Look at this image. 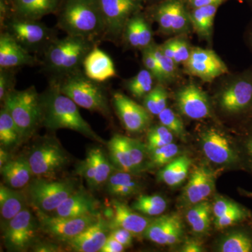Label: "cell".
Listing matches in <instances>:
<instances>
[{"label":"cell","instance_id":"cell-1","mask_svg":"<svg viewBox=\"0 0 252 252\" xmlns=\"http://www.w3.org/2000/svg\"><path fill=\"white\" fill-rule=\"evenodd\" d=\"M42 123L51 130L69 129L79 132L91 140L104 144V140L94 132L81 117L78 105L72 99L62 94L55 81L51 80L48 90L41 95Z\"/></svg>","mask_w":252,"mask_h":252},{"label":"cell","instance_id":"cell-2","mask_svg":"<svg viewBox=\"0 0 252 252\" xmlns=\"http://www.w3.org/2000/svg\"><path fill=\"white\" fill-rule=\"evenodd\" d=\"M58 26L67 35L94 41L104 35L105 25L99 0H61Z\"/></svg>","mask_w":252,"mask_h":252},{"label":"cell","instance_id":"cell-3","mask_svg":"<svg viewBox=\"0 0 252 252\" xmlns=\"http://www.w3.org/2000/svg\"><path fill=\"white\" fill-rule=\"evenodd\" d=\"M94 41L72 35L55 39L43 51L44 70L61 79L81 71L84 59L93 48Z\"/></svg>","mask_w":252,"mask_h":252},{"label":"cell","instance_id":"cell-4","mask_svg":"<svg viewBox=\"0 0 252 252\" xmlns=\"http://www.w3.org/2000/svg\"><path fill=\"white\" fill-rule=\"evenodd\" d=\"M59 90L79 107L104 117L110 115L108 99L99 83L91 80L81 71L61 79H53Z\"/></svg>","mask_w":252,"mask_h":252},{"label":"cell","instance_id":"cell-5","mask_svg":"<svg viewBox=\"0 0 252 252\" xmlns=\"http://www.w3.org/2000/svg\"><path fill=\"white\" fill-rule=\"evenodd\" d=\"M3 103L18 126L23 140L31 137L42 123L41 95L34 86L11 91Z\"/></svg>","mask_w":252,"mask_h":252},{"label":"cell","instance_id":"cell-6","mask_svg":"<svg viewBox=\"0 0 252 252\" xmlns=\"http://www.w3.org/2000/svg\"><path fill=\"white\" fill-rule=\"evenodd\" d=\"M77 189V181L72 179L54 180L36 177L28 185L26 195L34 210L49 214L54 212Z\"/></svg>","mask_w":252,"mask_h":252},{"label":"cell","instance_id":"cell-7","mask_svg":"<svg viewBox=\"0 0 252 252\" xmlns=\"http://www.w3.org/2000/svg\"><path fill=\"white\" fill-rule=\"evenodd\" d=\"M5 31L28 52L44 51L56 39L54 31L36 20L11 16L3 21Z\"/></svg>","mask_w":252,"mask_h":252},{"label":"cell","instance_id":"cell-8","mask_svg":"<svg viewBox=\"0 0 252 252\" xmlns=\"http://www.w3.org/2000/svg\"><path fill=\"white\" fill-rule=\"evenodd\" d=\"M28 159L34 176L49 180H53L69 161L65 151L54 139L36 144Z\"/></svg>","mask_w":252,"mask_h":252},{"label":"cell","instance_id":"cell-9","mask_svg":"<svg viewBox=\"0 0 252 252\" xmlns=\"http://www.w3.org/2000/svg\"><path fill=\"white\" fill-rule=\"evenodd\" d=\"M4 245L10 252H26L35 244L39 228L37 217L26 207L1 225Z\"/></svg>","mask_w":252,"mask_h":252},{"label":"cell","instance_id":"cell-10","mask_svg":"<svg viewBox=\"0 0 252 252\" xmlns=\"http://www.w3.org/2000/svg\"><path fill=\"white\" fill-rule=\"evenodd\" d=\"M35 210L39 229L51 238L64 243L77 236L99 218L97 215L79 217H66L49 215Z\"/></svg>","mask_w":252,"mask_h":252},{"label":"cell","instance_id":"cell-11","mask_svg":"<svg viewBox=\"0 0 252 252\" xmlns=\"http://www.w3.org/2000/svg\"><path fill=\"white\" fill-rule=\"evenodd\" d=\"M103 14L104 36L116 39L122 34L127 21L140 12L146 0H99Z\"/></svg>","mask_w":252,"mask_h":252},{"label":"cell","instance_id":"cell-12","mask_svg":"<svg viewBox=\"0 0 252 252\" xmlns=\"http://www.w3.org/2000/svg\"><path fill=\"white\" fill-rule=\"evenodd\" d=\"M153 14L160 31L165 34H180L189 31V11L183 0H163L154 6Z\"/></svg>","mask_w":252,"mask_h":252},{"label":"cell","instance_id":"cell-13","mask_svg":"<svg viewBox=\"0 0 252 252\" xmlns=\"http://www.w3.org/2000/svg\"><path fill=\"white\" fill-rule=\"evenodd\" d=\"M220 107L233 114L252 111V72H247L230 83L220 97Z\"/></svg>","mask_w":252,"mask_h":252},{"label":"cell","instance_id":"cell-14","mask_svg":"<svg viewBox=\"0 0 252 252\" xmlns=\"http://www.w3.org/2000/svg\"><path fill=\"white\" fill-rule=\"evenodd\" d=\"M185 64L189 74L200 78L205 82H210L228 72L225 63L215 51L210 49H192Z\"/></svg>","mask_w":252,"mask_h":252},{"label":"cell","instance_id":"cell-15","mask_svg":"<svg viewBox=\"0 0 252 252\" xmlns=\"http://www.w3.org/2000/svg\"><path fill=\"white\" fill-rule=\"evenodd\" d=\"M112 102L126 130L132 133H137L148 127L151 117L145 107L122 93L113 94Z\"/></svg>","mask_w":252,"mask_h":252},{"label":"cell","instance_id":"cell-16","mask_svg":"<svg viewBox=\"0 0 252 252\" xmlns=\"http://www.w3.org/2000/svg\"><path fill=\"white\" fill-rule=\"evenodd\" d=\"M176 103L185 117L191 119H205L210 116V104L205 91L195 84H189L176 94Z\"/></svg>","mask_w":252,"mask_h":252},{"label":"cell","instance_id":"cell-17","mask_svg":"<svg viewBox=\"0 0 252 252\" xmlns=\"http://www.w3.org/2000/svg\"><path fill=\"white\" fill-rule=\"evenodd\" d=\"M108 220L99 214L98 220L64 244L72 252H100L110 234Z\"/></svg>","mask_w":252,"mask_h":252},{"label":"cell","instance_id":"cell-18","mask_svg":"<svg viewBox=\"0 0 252 252\" xmlns=\"http://www.w3.org/2000/svg\"><path fill=\"white\" fill-rule=\"evenodd\" d=\"M202 148L205 157L219 165L236 163L240 156L233 148L230 141L215 129H209L202 135Z\"/></svg>","mask_w":252,"mask_h":252},{"label":"cell","instance_id":"cell-19","mask_svg":"<svg viewBox=\"0 0 252 252\" xmlns=\"http://www.w3.org/2000/svg\"><path fill=\"white\" fill-rule=\"evenodd\" d=\"M112 217L108 220L110 229L122 228L128 230L133 235H144L152 220L134 212L133 209L119 200H112Z\"/></svg>","mask_w":252,"mask_h":252},{"label":"cell","instance_id":"cell-20","mask_svg":"<svg viewBox=\"0 0 252 252\" xmlns=\"http://www.w3.org/2000/svg\"><path fill=\"white\" fill-rule=\"evenodd\" d=\"M37 60L6 32L0 35V68L33 66Z\"/></svg>","mask_w":252,"mask_h":252},{"label":"cell","instance_id":"cell-21","mask_svg":"<svg viewBox=\"0 0 252 252\" xmlns=\"http://www.w3.org/2000/svg\"><path fill=\"white\" fill-rule=\"evenodd\" d=\"M215 188V175L210 169L205 167L197 168L192 173L185 187L184 197L187 203L195 204L205 201Z\"/></svg>","mask_w":252,"mask_h":252},{"label":"cell","instance_id":"cell-22","mask_svg":"<svg viewBox=\"0 0 252 252\" xmlns=\"http://www.w3.org/2000/svg\"><path fill=\"white\" fill-rule=\"evenodd\" d=\"M82 67L86 77L99 84L117 75V70L110 56L96 46L86 56Z\"/></svg>","mask_w":252,"mask_h":252},{"label":"cell","instance_id":"cell-23","mask_svg":"<svg viewBox=\"0 0 252 252\" xmlns=\"http://www.w3.org/2000/svg\"><path fill=\"white\" fill-rule=\"evenodd\" d=\"M98 207V202L91 194L79 188L55 210L53 215L79 217L97 215L99 213Z\"/></svg>","mask_w":252,"mask_h":252},{"label":"cell","instance_id":"cell-24","mask_svg":"<svg viewBox=\"0 0 252 252\" xmlns=\"http://www.w3.org/2000/svg\"><path fill=\"white\" fill-rule=\"evenodd\" d=\"M60 2L61 0H11V15L39 21L44 16L56 13Z\"/></svg>","mask_w":252,"mask_h":252},{"label":"cell","instance_id":"cell-25","mask_svg":"<svg viewBox=\"0 0 252 252\" xmlns=\"http://www.w3.org/2000/svg\"><path fill=\"white\" fill-rule=\"evenodd\" d=\"M0 170L4 185L18 190L27 187L34 176L28 158L23 157L10 159Z\"/></svg>","mask_w":252,"mask_h":252},{"label":"cell","instance_id":"cell-26","mask_svg":"<svg viewBox=\"0 0 252 252\" xmlns=\"http://www.w3.org/2000/svg\"><path fill=\"white\" fill-rule=\"evenodd\" d=\"M27 195L23 191L10 188L1 184L0 186V214L1 225L16 217L28 207Z\"/></svg>","mask_w":252,"mask_h":252},{"label":"cell","instance_id":"cell-27","mask_svg":"<svg viewBox=\"0 0 252 252\" xmlns=\"http://www.w3.org/2000/svg\"><path fill=\"white\" fill-rule=\"evenodd\" d=\"M109 158L117 170L135 175L136 171L131 158L127 137L115 134L107 143Z\"/></svg>","mask_w":252,"mask_h":252},{"label":"cell","instance_id":"cell-28","mask_svg":"<svg viewBox=\"0 0 252 252\" xmlns=\"http://www.w3.org/2000/svg\"><path fill=\"white\" fill-rule=\"evenodd\" d=\"M133 175L130 172L114 170L105 185L107 193L115 198H125L138 193L140 184Z\"/></svg>","mask_w":252,"mask_h":252},{"label":"cell","instance_id":"cell-29","mask_svg":"<svg viewBox=\"0 0 252 252\" xmlns=\"http://www.w3.org/2000/svg\"><path fill=\"white\" fill-rule=\"evenodd\" d=\"M182 223L177 215H164L152 220L144 235L147 240L160 245H166L167 238L172 230Z\"/></svg>","mask_w":252,"mask_h":252},{"label":"cell","instance_id":"cell-30","mask_svg":"<svg viewBox=\"0 0 252 252\" xmlns=\"http://www.w3.org/2000/svg\"><path fill=\"white\" fill-rule=\"evenodd\" d=\"M191 160L187 156H182L169 162L159 172V180L171 187L180 185L188 175Z\"/></svg>","mask_w":252,"mask_h":252},{"label":"cell","instance_id":"cell-31","mask_svg":"<svg viewBox=\"0 0 252 252\" xmlns=\"http://www.w3.org/2000/svg\"><path fill=\"white\" fill-rule=\"evenodd\" d=\"M220 5H210L190 9V23L199 36L210 39L213 30L214 21Z\"/></svg>","mask_w":252,"mask_h":252},{"label":"cell","instance_id":"cell-32","mask_svg":"<svg viewBox=\"0 0 252 252\" xmlns=\"http://www.w3.org/2000/svg\"><path fill=\"white\" fill-rule=\"evenodd\" d=\"M212 207L207 201L195 204L187 214V220L195 234L203 235L210 228Z\"/></svg>","mask_w":252,"mask_h":252},{"label":"cell","instance_id":"cell-33","mask_svg":"<svg viewBox=\"0 0 252 252\" xmlns=\"http://www.w3.org/2000/svg\"><path fill=\"white\" fill-rule=\"evenodd\" d=\"M88 154L92 158L95 171V177L92 189H98L106 185L109 177L114 171V165L109 160L103 150L99 147L91 149L88 152Z\"/></svg>","mask_w":252,"mask_h":252},{"label":"cell","instance_id":"cell-34","mask_svg":"<svg viewBox=\"0 0 252 252\" xmlns=\"http://www.w3.org/2000/svg\"><path fill=\"white\" fill-rule=\"evenodd\" d=\"M23 138L11 114L4 107L0 111V143L1 147H11L22 142Z\"/></svg>","mask_w":252,"mask_h":252},{"label":"cell","instance_id":"cell-35","mask_svg":"<svg viewBox=\"0 0 252 252\" xmlns=\"http://www.w3.org/2000/svg\"><path fill=\"white\" fill-rule=\"evenodd\" d=\"M218 250L221 252H252V232L248 230L232 232L220 242Z\"/></svg>","mask_w":252,"mask_h":252},{"label":"cell","instance_id":"cell-36","mask_svg":"<svg viewBox=\"0 0 252 252\" xmlns=\"http://www.w3.org/2000/svg\"><path fill=\"white\" fill-rule=\"evenodd\" d=\"M132 208L147 216H158L166 210L167 203L160 195H142L132 203Z\"/></svg>","mask_w":252,"mask_h":252},{"label":"cell","instance_id":"cell-37","mask_svg":"<svg viewBox=\"0 0 252 252\" xmlns=\"http://www.w3.org/2000/svg\"><path fill=\"white\" fill-rule=\"evenodd\" d=\"M154 78L147 69H142L135 77L127 81L126 87L135 97H144L154 89Z\"/></svg>","mask_w":252,"mask_h":252},{"label":"cell","instance_id":"cell-38","mask_svg":"<svg viewBox=\"0 0 252 252\" xmlns=\"http://www.w3.org/2000/svg\"><path fill=\"white\" fill-rule=\"evenodd\" d=\"M168 94L165 88L161 85L154 87L144 97V107L150 114L158 115L167 107Z\"/></svg>","mask_w":252,"mask_h":252},{"label":"cell","instance_id":"cell-39","mask_svg":"<svg viewBox=\"0 0 252 252\" xmlns=\"http://www.w3.org/2000/svg\"><path fill=\"white\" fill-rule=\"evenodd\" d=\"M174 140V134L165 126H154L147 134V148L148 152L154 149L172 143Z\"/></svg>","mask_w":252,"mask_h":252},{"label":"cell","instance_id":"cell-40","mask_svg":"<svg viewBox=\"0 0 252 252\" xmlns=\"http://www.w3.org/2000/svg\"><path fill=\"white\" fill-rule=\"evenodd\" d=\"M251 218V212L240 205L238 208L228 212L226 215L220 218L215 219V225L217 229H223L230 225L247 221Z\"/></svg>","mask_w":252,"mask_h":252},{"label":"cell","instance_id":"cell-41","mask_svg":"<svg viewBox=\"0 0 252 252\" xmlns=\"http://www.w3.org/2000/svg\"><path fill=\"white\" fill-rule=\"evenodd\" d=\"M158 117L161 125L166 127L174 135L178 136L182 140L185 139V129L183 122L171 109L166 107Z\"/></svg>","mask_w":252,"mask_h":252},{"label":"cell","instance_id":"cell-42","mask_svg":"<svg viewBox=\"0 0 252 252\" xmlns=\"http://www.w3.org/2000/svg\"><path fill=\"white\" fill-rule=\"evenodd\" d=\"M149 153L151 160L154 165L162 166L163 165H167L175 159L176 156L179 154V147L177 144L172 142L163 147L154 149Z\"/></svg>","mask_w":252,"mask_h":252},{"label":"cell","instance_id":"cell-43","mask_svg":"<svg viewBox=\"0 0 252 252\" xmlns=\"http://www.w3.org/2000/svg\"><path fill=\"white\" fill-rule=\"evenodd\" d=\"M152 49L158 63L163 82L171 80L175 76L177 64L173 60L167 57L162 53L160 46L152 44Z\"/></svg>","mask_w":252,"mask_h":252},{"label":"cell","instance_id":"cell-44","mask_svg":"<svg viewBox=\"0 0 252 252\" xmlns=\"http://www.w3.org/2000/svg\"><path fill=\"white\" fill-rule=\"evenodd\" d=\"M129 149H130L131 158L136 173H138L143 170L144 162L145 160L146 154L147 150V146L144 145L140 141L127 137Z\"/></svg>","mask_w":252,"mask_h":252},{"label":"cell","instance_id":"cell-45","mask_svg":"<svg viewBox=\"0 0 252 252\" xmlns=\"http://www.w3.org/2000/svg\"><path fill=\"white\" fill-rule=\"evenodd\" d=\"M142 61H143L144 67L149 72H151L153 77L160 82H163L158 63L157 58H156L153 49H152V44L143 49Z\"/></svg>","mask_w":252,"mask_h":252},{"label":"cell","instance_id":"cell-46","mask_svg":"<svg viewBox=\"0 0 252 252\" xmlns=\"http://www.w3.org/2000/svg\"><path fill=\"white\" fill-rule=\"evenodd\" d=\"M15 74L13 69H0V99L4 101L5 97L15 90Z\"/></svg>","mask_w":252,"mask_h":252},{"label":"cell","instance_id":"cell-47","mask_svg":"<svg viewBox=\"0 0 252 252\" xmlns=\"http://www.w3.org/2000/svg\"><path fill=\"white\" fill-rule=\"evenodd\" d=\"M137 27H138L139 36H140V49H144L152 45V32L143 15L140 12L136 14Z\"/></svg>","mask_w":252,"mask_h":252},{"label":"cell","instance_id":"cell-48","mask_svg":"<svg viewBox=\"0 0 252 252\" xmlns=\"http://www.w3.org/2000/svg\"><path fill=\"white\" fill-rule=\"evenodd\" d=\"M76 172L77 175H80L86 180L91 189H93L94 177H95V171H94V162L89 154H87L86 158L78 164Z\"/></svg>","mask_w":252,"mask_h":252},{"label":"cell","instance_id":"cell-49","mask_svg":"<svg viewBox=\"0 0 252 252\" xmlns=\"http://www.w3.org/2000/svg\"><path fill=\"white\" fill-rule=\"evenodd\" d=\"M240 206V204L235 203L232 200L222 198H219L217 199L213 204L212 212H213L215 219H218L226 215L228 212L233 211Z\"/></svg>","mask_w":252,"mask_h":252},{"label":"cell","instance_id":"cell-50","mask_svg":"<svg viewBox=\"0 0 252 252\" xmlns=\"http://www.w3.org/2000/svg\"><path fill=\"white\" fill-rule=\"evenodd\" d=\"M174 41H175L174 61L177 64L187 63L191 51L189 49L188 42L183 38H175Z\"/></svg>","mask_w":252,"mask_h":252},{"label":"cell","instance_id":"cell-51","mask_svg":"<svg viewBox=\"0 0 252 252\" xmlns=\"http://www.w3.org/2000/svg\"><path fill=\"white\" fill-rule=\"evenodd\" d=\"M110 236L122 244L125 248H128L132 245V235L128 230L122 228H117L111 230Z\"/></svg>","mask_w":252,"mask_h":252},{"label":"cell","instance_id":"cell-52","mask_svg":"<svg viewBox=\"0 0 252 252\" xmlns=\"http://www.w3.org/2000/svg\"><path fill=\"white\" fill-rule=\"evenodd\" d=\"M229 0H183L184 2L188 9H193L210 5H220ZM240 1V0H239Z\"/></svg>","mask_w":252,"mask_h":252},{"label":"cell","instance_id":"cell-53","mask_svg":"<svg viewBox=\"0 0 252 252\" xmlns=\"http://www.w3.org/2000/svg\"><path fill=\"white\" fill-rule=\"evenodd\" d=\"M125 248L122 244L109 235L99 252H122L124 251Z\"/></svg>","mask_w":252,"mask_h":252},{"label":"cell","instance_id":"cell-54","mask_svg":"<svg viewBox=\"0 0 252 252\" xmlns=\"http://www.w3.org/2000/svg\"><path fill=\"white\" fill-rule=\"evenodd\" d=\"M33 252H62L61 248L56 244L49 242H41L33 245Z\"/></svg>","mask_w":252,"mask_h":252},{"label":"cell","instance_id":"cell-55","mask_svg":"<svg viewBox=\"0 0 252 252\" xmlns=\"http://www.w3.org/2000/svg\"><path fill=\"white\" fill-rule=\"evenodd\" d=\"M246 139L244 141L243 148L245 149V156L249 165L252 168V128L249 131Z\"/></svg>","mask_w":252,"mask_h":252},{"label":"cell","instance_id":"cell-56","mask_svg":"<svg viewBox=\"0 0 252 252\" xmlns=\"http://www.w3.org/2000/svg\"><path fill=\"white\" fill-rule=\"evenodd\" d=\"M182 252H203V248L198 242L194 241V240H189L184 245L182 249Z\"/></svg>","mask_w":252,"mask_h":252},{"label":"cell","instance_id":"cell-57","mask_svg":"<svg viewBox=\"0 0 252 252\" xmlns=\"http://www.w3.org/2000/svg\"><path fill=\"white\" fill-rule=\"evenodd\" d=\"M9 160V152L6 150L4 147H1V149H0V167L4 165Z\"/></svg>","mask_w":252,"mask_h":252},{"label":"cell","instance_id":"cell-58","mask_svg":"<svg viewBox=\"0 0 252 252\" xmlns=\"http://www.w3.org/2000/svg\"><path fill=\"white\" fill-rule=\"evenodd\" d=\"M240 193L244 196L247 197V198L252 199V191H248V190L241 189H240Z\"/></svg>","mask_w":252,"mask_h":252},{"label":"cell","instance_id":"cell-59","mask_svg":"<svg viewBox=\"0 0 252 252\" xmlns=\"http://www.w3.org/2000/svg\"><path fill=\"white\" fill-rule=\"evenodd\" d=\"M146 1H147V0H146ZM151 1H158V2H159V1H163V0H151Z\"/></svg>","mask_w":252,"mask_h":252},{"label":"cell","instance_id":"cell-60","mask_svg":"<svg viewBox=\"0 0 252 252\" xmlns=\"http://www.w3.org/2000/svg\"><path fill=\"white\" fill-rule=\"evenodd\" d=\"M250 41H251V44H252V33H251V36H250Z\"/></svg>","mask_w":252,"mask_h":252},{"label":"cell","instance_id":"cell-61","mask_svg":"<svg viewBox=\"0 0 252 252\" xmlns=\"http://www.w3.org/2000/svg\"><path fill=\"white\" fill-rule=\"evenodd\" d=\"M248 1H250V2L252 3V0H248Z\"/></svg>","mask_w":252,"mask_h":252}]
</instances>
